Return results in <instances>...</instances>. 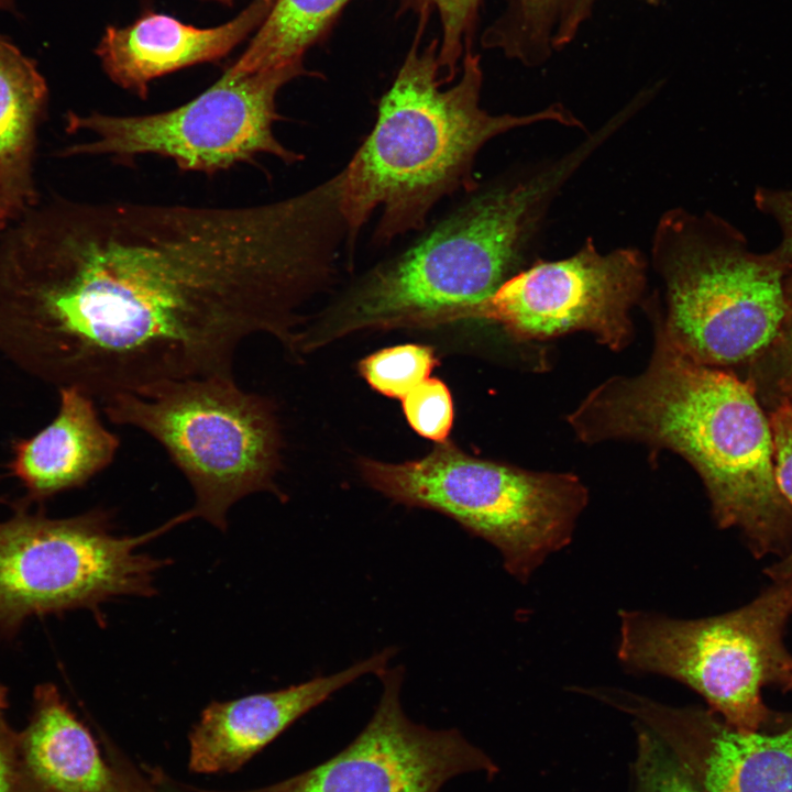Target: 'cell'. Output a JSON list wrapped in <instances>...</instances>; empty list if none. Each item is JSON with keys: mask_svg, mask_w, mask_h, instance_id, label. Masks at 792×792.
Listing matches in <instances>:
<instances>
[{"mask_svg": "<svg viewBox=\"0 0 792 792\" xmlns=\"http://www.w3.org/2000/svg\"><path fill=\"white\" fill-rule=\"evenodd\" d=\"M219 1H228V0H219ZM267 3H271V0H264Z\"/></svg>", "mask_w": 792, "mask_h": 792, "instance_id": "e575fe53", "label": "cell"}, {"mask_svg": "<svg viewBox=\"0 0 792 792\" xmlns=\"http://www.w3.org/2000/svg\"><path fill=\"white\" fill-rule=\"evenodd\" d=\"M791 615L792 578L717 616L681 619L620 609L616 657L626 672L683 683L728 725L754 732L767 717L761 689L792 691V654L783 644Z\"/></svg>", "mask_w": 792, "mask_h": 792, "instance_id": "ba28073f", "label": "cell"}, {"mask_svg": "<svg viewBox=\"0 0 792 792\" xmlns=\"http://www.w3.org/2000/svg\"><path fill=\"white\" fill-rule=\"evenodd\" d=\"M22 498L0 520V636L32 617L89 609L120 596L156 594V572L168 560L139 548L193 518L189 510L138 536L113 532L110 514L92 509L67 518L31 510Z\"/></svg>", "mask_w": 792, "mask_h": 792, "instance_id": "9c48e42d", "label": "cell"}, {"mask_svg": "<svg viewBox=\"0 0 792 792\" xmlns=\"http://www.w3.org/2000/svg\"><path fill=\"white\" fill-rule=\"evenodd\" d=\"M787 312L782 330L776 343L766 355H769L776 382L785 389L792 384V266L785 278ZM765 355V356H766Z\"/></svg>", "mask_w": 792, "mask_h": 792, "instance_id": "4316f807", "label": "cell"}, {"mask_svg": "<svg viewBox=\"0 0 792 792\" xmlns=\"http://www.w3.org/2000/svg\"><path fill=\"white\" fill-rule=\"evenodd\" d=\"M588 155L581 145L530 177L470 199L369 273L318 327L300 332V351L364 329L447 324L491 297L520 271L550 201Z\"/></svg>", "mask_w": 792, "mask_h": 792, "instance_id": "277c9868", "label": "cell"}, {"mask_svg": "<svg viewBox=\"0 0 792 792\" xmlns=\"http://www.w3.org/2000/svg\"><path fill=\"white\" fill-rule=\"evenodd\" d=\"M436 8L442 25L439 61L453 75L462 50V41L472 25L479 0H419Z\"/></svg>", "mask_w": 792, "mask_h": 792, "instance_id": "603a6c76", "label": "cell"}, {"mask_svg": "<svg viewBox=\"0 0 792 792\" xmlns=\"http://www.w3.org/2000/svg\"><path fill=\"white\" fill-rule=\"evenodd\" d=\"M639 792H698L672 751L648 728L636 723Z\"/></svg>", "mask_w": 792, "mask_h": 792, "instance_id": "44dd1931", "label": "cell"}, {"mask_svg": "<svg viewBox=\"0 0 792 792\" xmlns=\"http://www.w3.org/2000/svg\"><path fill=\"white\" fill-rule=\"evenodd\" d=\"M107 751L108 759L117 771L121 792H156L153 785L117 748L108 746Z\"/></svg>", "mask_w": 792, "mask_h": 792, "instance_id": "83f0119b", "label": "cell"}, {"mask_svg": "<svg viewBox=\"0 0 792 792\" xmlns=\"http://www.w3.org/2000/svg\"><path fill=\"white\" fill-rule=\"evenodd\" d=\"M348 0H276L245 52L228 70L252 74L301 64Z\"/></svg>", "mask_w": 792, "mask_h": 792, "instance_id": "d6986e66", "label": "cell"}, {"mask_svg": "<svg viewBox=\"0 0 792 792\" xmlns=\"http://www.w3.org/2000/svg\"><path fill=\"white\" fill-rule=\"evenodd\" d=\"M18 751L23 792H121L114 767L53 683L35 686Z\"/></svg>", "mask_w": 792, "mask_h": 792, "instance_id": "e0dca14e", "label": "cell"}, {"mask_svg": "<svg viewBox=\"0 0 792 792\" xmlns=\"http://www.w3.org/2000/svg\"><path fill=\"white\" fill-rule=\"evenodd\" d=\"M651 261L664 288L663 324L695 361L718 369L757 361L778 340L792 266L778 248L756 252L721 217L675 208L657 223Z\"/></svg>", "mask_w": 792, "mask_h": 792, "instance_id": "5b68a950", "label": "cell"}, {"mask_svg": "<svg viewBox=\"0 0 792 792\" xmlns=\"http://www.w3.org/2000/svg\"><path fill=\"white\" fill-rule=\"evenodd\" d=\"M364 481L392 501L441 513L492 544L505 571L527 583L568 547L588 491L572 473L536 472L436 444L404 463L361 459Z\"/></svg>", "mask_w": 792, "mask_h": 792, "instance_id": "8992f818", "label": "cell"}, {"mask_svg": "<svg viewBox=\"0 0 792 792\" xmlns=\"http://www.w3.org/2000/svg\"><path fill=\"white\" fill-rule=\"evenodd\" d=\"M329 261L305 193L224 208L54 202L0 243V353L100 402L232 375L246 339L292 343Z\"/></svg>", "mask_w": 792, "mask_h": 792, "instance_id": "6da1fadb", "label": "cell"}, {"mask_svg": "<svg viewBox=\"0 0 792 792\" xmlns=\"http://www.w3.org/2000/svg\"><path fill=\"white\" fill-rule=\"evenodd\" d=\"M46 98L34 62L0 36V194L12 215L33 200L31 161Z\"/></svg>", "mask_w": 792, "mask_h": 792, "instance_id": "ac0fdd59", "label": "cell"}, {"mask_svg": "<svg viewBox=\"0 0 792 792\" xmlns=\"http://www.w3.org/2000/svg\"><path fill=\"white\" fill-rule=\"evenodd\" d=\"M395 654L386 648L336 673L285 689L211 702L189 734V769L231 772L333 693L367 674L383 673Z\"/></svg>", "mask_w": 792, "mask_h": 792, "instance_id": "5bb4252c", "label": "cell"}, {"mask_svg": "<svg viewBox=\"0 0 792 792\" xmlns=\"http://www.w3.org/2000/svg\"><path fill=\"white\" fill-rule=\"evenodd\" d=\"M301 73V64L252 74L227 69L201 95L167 111L141 116L70 112L67 131H88L94 138L65 148L62 155H108L123 164L154 154L172 160L182 170L208 175L257 154L287 164L298 162L300 154L284 146L273 127L280 119L278 90Z\"/></svg>", "mask_w": 792, "mask_h": 792, "instance_id": "30bf717a", "label": "cell"}, {"mask_svg": "<svg viewBox=\"0 0 792 792\" xmlns=\"http://www.w3.org/2000/svg\"><path fill=\"white\" fill-rule=\"evenodd\" d=\"M9 690L0 683V792H23L19 761V733L8 719Z\"/></svg>", "mask_w": 792, "mask_h": 792, "instance_id": "d4e9b609", "label": "cell"}, {"mask_svg": "<svg viewBox=\"0 0 792 792\" xmlns=\"http://www.w3.org/2000/svg\"><path fill=\"white\" fill-rule=\"evenodd\" d=\"M436 364L431 348L402 344L367 355L360 362L359 371L373 389L384 396L402 399L429 378Z\"/></svg>", "mask_w": 792, "mask_h": 792, "instance_id": "ffe728a7", "label": "cell"}, {"mask_svg": "<svg viewBox=\"0 0 792 792\" xmlns=\"http://www.w3.org/2000/svg\"><path fill=\"white\" fill-rule=\"evenodd\" d=\"M526 13H539L547 9L553 0H520Z\"/></svg>", "mask_w": 792, "mask_h": 792, "instance_id": "f546056e", "label": "cell"}, {"mask_svg": "<svg viewBox=\"0 0 792 792\" xmlns=\"http://www.w3.org/2000/svg\"><path fill=\"white\" fill-rule=\"evenodd\" d=\"M755 202L761 212L777 222L782 233L777 248L792 258V188H758Z\"/></svg>", "mask_w": 792, "mask_h": 792, "instance_id": "484cf974", "label": "cell"}, {"mask_svg": "<svg viewBox=\"0 0 792 792\" xmlns=\"http://www.w3.org/2000/svg\"><path fill=\"white\" fill-rule=\"evenodd\" d=\"M769 574L777 581L785 580L792 576V553L781 563L772 566Z\"/></svg>", "mask_w": 792, "mask_h": 792, "instance_id": "f1b7e54d", "label": "cell"}, {"mask_svg": "<svg viewBox=\"0 0 792 792\" xmlns=\"http://www.w3.org/2000/svg\"><path fill=\"white\" fill-rule=\"evenodd\" d=\"M0 9L12 10L13 0H0Z\"/></svg>", "mask_w": 792, "mask_h": 792, "instance_id": "1f68e13d", "label": "cell"}, {"mask_svg": "<svg viewBox=\"0 0 792 792\" xmlns=\"http://www.w3.org/2000/svg\"><path fill=\"white\" fill-rule=\"evenodd\" d=\"M378 678L383 690L376 708L344 749L285 781L241 792H440L461 774H495L496 765L459 730L432 729L405 714L402 667Z\"/></svg>", "mask_w": 792, "mask_h": 792, "instance_id": "7c38bea8", "label": "cell"}, {"mask_svg": "<svg viewBox=\"0 0 792 792\" xmlns=\"http://www.w3.org/2000/svg\"><path fill=\"white\" fill-rule=\"evenodd\" d=\"M435 46L413 48L382 97L369 135L340 175L346 249L380 209L374 241L386 244L425 226L436 204L474 186L475 157L492 139L510 130L553 121L581 128L564 107L526 116L491 114L480 105L482 69L469 54L458 81L440 78Z\"/></svg>", "mask_w": 792, "mask_h": 792, "instance_id": "3957f363", "label": "cell"}, {"mask_svg": "<svg viewBox=\"0 0 792 792\" xmlns=\"http://www.w3.org/2000/svg\"><path fill=\"white\" fill-rule=\"evenodd\" d=\"M648 310L654 343L646 369L604 381L569 425L588 444L626 440L678 453L702 479L719 527L740 528L757 554L781 550L792 515L776 482L770 422L752 388L692 359L659 309Z\"/></svg>", "mask_w": 792, "mask_h": 792, "instance_id": "7a4b0ae2", "label": "cell"}, {"mask_svg": "<svg viewBox=\"0 0 792 792\" xmlns=\"http://www.w3.org/2000/svg\"><path fill=\"white\" fill-rule=\"evenodd\" d=\"M785 393H788L789 396H792V384L785 389Z\"/></svg>", "mask_w": 792, "mask_h": 792, "instance_id": "836d02e7", "label": "cell"}, {"mask_svg": "<svg viewBox=\"0 0 792 792\" xmlns=\"http://www.w3.org/2000/svg\"><path fill=\"white\" fill-rule=\"evenodd\" d=\"M576 1L583 6H591L594 3L595 0H576Z\"/></svg>", "mask_w": 792, "mask_h": 792, "instance_id": "d6a6232c", "label": "cell"}, {"mask_svg": "<svg viewBox=\"0 0 792 792\" xmlns=\"http://www.w3.org/2000/svg\"><path fill=\"white\" fill-rule=\"evenodd\" d=\"M58 393L55 418L12 446L8 468L31 503L86 484L111 464L120 447V438L103 426L94 398L72 387Z\"/></svg>", "mask_w": 792, "mask_h": 792, "instance_id": "2e32d148", "label": "cell"}, {"mask_svg": "<svg viewBox=\"0 0 792 792\" xmlns=\"http://www.w3.org/2000/svg\"><path fill=\"white\" fill-rule=\"evenodd\" d=\"M769 422L777 486L792 506V402L784 398L771 414Z\"/></svg>", "mask_w": 792, "mask_h": 792, "instance_id": "cb8c5ba5", "label": "cell"}, {"mask_svg": "<svg viewBox=\"0 0 792 792\" xmlns=\"http://www.w3.org/2000/svg\"><path fill=\"white\" fill-rule=\"evenodd\" d=\"M116 425L156 440L193 488L194 518L220 530L228 513L254 493L280 496V432L273 405L233 375L163 381L103 402Z\"/></svg>", "mask_w": 792, "mask_h": 792, "instance_id": "52a82bcc", "label": "cell"}, {"mask_svg": "<svg viewBox=\"0 0 792 792\" xmlns=\"http://www.w3.org/2000/svg\"><path fill=\"white\" fill-rule=\"evenodd\" d=\"M606 703L651 730L706 792H792V728L776 735L740 730L618 688Z\"/></svg>", "mask_w": 792, "mask_h": 792, "instance_id": "4fadbf2b", "label": "cell"}, {"mask_svg": "<svg viewBox=\"0 0 792 792\" xmlns=\"http://www.w3.org/2000/svg\"><path fill=\"white\" fill-rule=\"evenodd\" d=\"M268 6L257 0L230 22L211 29L150 14L123 29L108 28L97 53L116 84L145 98L154 78L224 56L261 23Z\"/></svg>", "mask_w": 792, "mask_h": 792, "instance_id": "9a60e30c", "label": "cell"}, {"mask_svg": "<svg viewBox=\"0 0 792 792\" xmlns=\"http://www.w3.org/2000/svg\"><path fill=\"white\" fill-rule=\"evenodd\" d=\"M12 216H13L12 212L6 205L3 198L0 194V227Z\"/></svg>", "mask_w": 792, "mask_h": 792, "instance_id": "4dcf8cb0", "label": "cell"}, {"mask_svg": "<svg viewBox=\"0 0 792 792\" xmlns=\"http://www.w3.org/2000/svg\"><path fill=\"white\" fill-rule=\"evenodd\" d=\"M646 282L647 262L638 250L602 253L590 238L569 257L520 270L491 297L454 314L449 323L497 322L519 340L586 331L620 351L632 339L630 310L642 299Z\"/></svg>", "mask_w": 792, "mask_h": 792, "instance_id": "8fae6325", "label": "cell"}, {"mask_svg": "<svg viewBox=\"0 0 792 792\" xmlns=\"http://www.w3.org/2000/svg\"><path fill=\"white\" fill-rule=\"evenodd\" d=\"M403 410L410 427L437 443L447 441L453 424V403L448 386L427 378L403 398Z\"/></svg>", "mask_w": 792, "mask_h": 792, "instance_id": "7402d4cb", "label": "cell"}]
</instances>
